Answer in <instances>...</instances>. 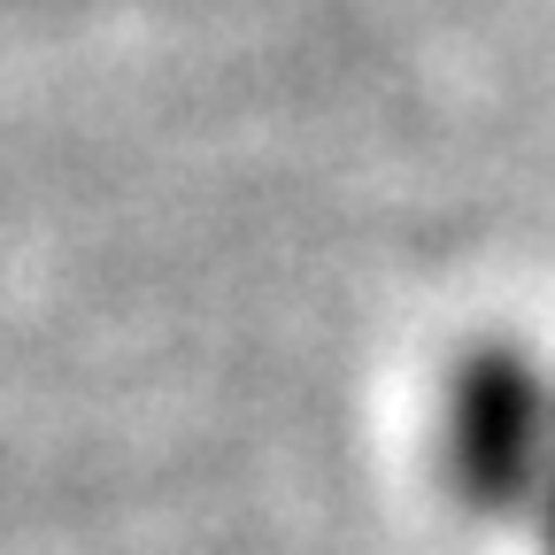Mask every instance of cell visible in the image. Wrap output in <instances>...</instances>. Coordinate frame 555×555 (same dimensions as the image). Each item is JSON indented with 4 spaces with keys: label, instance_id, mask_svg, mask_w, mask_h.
<instances>
[{
    "label": "cell",
    "instance_id": "cell-1",
    "mask_svg": "<svg viewBox=\"0 0 555 555\" xmlns=\"http://www.w3.org/2000/svg\"><path fill=\"white\" fill-rule=\"evenodd\" d=\"M440 478L486 525L555 555V356L486 339L440 401Z\"/></svg>",
    "mask_w": 555,
    "mask_h": 555
}]
</instances>
